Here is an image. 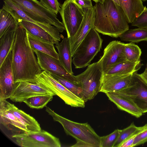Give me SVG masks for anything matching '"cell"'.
<instances>
[{
    "instance_id": "obj_1",
    "label": "cell",
    "mask_w": 147,
    "mask_h": 147,
    "mask_svg": "<svg viewBox=\"0 0 147 147\" xmlns=\"http://www.w3.org/2000/svg\"><path fill=\"white\" fill-rule=\"evenodd\" d=\"M11 50L14 83L26 81L36 83V76L42 71L29 43L27 31L19 24Z\"/></svg>"
},
{
    "instance_id": "obj_2",
    "label": "cell",
    "mask_w": 147,
    "mask_h": 147,
    "mask_svg": "<svg viewBox=\"0 0 147 147\" xmlns=\"http://www.w3.org/2000/svg\"><path fill=\"white\" fill-rule=\"evenodd\" d=\"M94 27L99 33L117 38L129 30V22L122 8L113 0L96 3Z\"/></svg>"
},
{
    "instance_id": "obj_3",
    "label": "cell",
    "mask_w": 147,
    "mask_h": 147,
    "mask_svg": "<svg viewBox=\"0 0 147 147\" xmlns=\"http://www.w3.org/2000/svg\"><path fill=\"white\" fill-rule=\"evenodd\" d=\"M46 111L54 121L62 125L66 134L75 138L77 143H85L90 147H100V137L88 123H80L72 121L58 114L47 107Z\"/></svg>"
},
{
    "instance_id": "obj_4",
    "label": "cell",
    "mask_w": 147,
    "mask_h": 147,
    "mask_svg": "<svg viewBox=\"0 0 147 147\" xmlns=\"http://www.w3.org/2000/svg\"><path fill=\"white\" fill-rule=\"evenodd\" d=\"M103 40L94 27L89 32L72 56V62L76 69L90 64L101 48Z\"/></svg>"
},
{
    "instance_id": "obj_5",
    "label": "cell",
    "mask_w": 147,
    "mask_h": 147,
    "mask_svg": "<svg viewBox=\"0 0 147 147\" xmlns=\"http://www.w3.org/2000/svg\"><path fill=\"white\" fill-rule=\"evenodd\" d=\"M28 16L38 22L50 24L55 27L60 32L65 30L57 15L37 0H9Z\"/></svg>"
},
{
    "instance_id": "obj_6",
    "label": "cell",
    "mask_w": 147,
    "mask_h": 147,
    "mask_svg": "<svg viewBox=\"0 0 147 147\" xmlns=\"http://www.w3.org/2000/svg\"><path fill=\"white\" fill-rule=\"evenodd\" d=\"M103 74L98 61L90 64L83 72L75 76L82 89V99L85 102L93 99L99 92Z\"/></svg>"
},
{
    "instance_id": "obj_7",
    "label": "cell",
    "mask_w": 147,
    "mask_h": 147,
    "mask_svg": "<svg viewBox=\"0 0 147 147\" xmlns=\"http://www.w3.org/2000/svg\"><path fill=\"white\" fill-rule=\"evenodd\" d=\"M36 83L53 92L65 104L72 107L84 108V101L72 93L55 80L49 73L43 71L36 77Z\"/></svg>"
},
{
    "instance_id": "obj_8",
    "label": "cell",
    "mask_w": 147,
    "mask_h": 147,
    "mask_svg": "<svg viewBox=\"0 0 147 147\" xmlns=\"http://www.w3.org/2000/svg\"><path fill=\"white\" fill-rule=\"evenodd\" d=\"M111 93L130 100L143 113L147 112V85L136 72L133 74L131 82L127 87Z\"/></svg>"
},
{
    "instance_id": "obj_9",
    "label": "cell",
    "mask_w": 147,
    "mask_h": 147,
    "mask_svg": "<svg viewBox=\"0 0 147 147\" xmlns=\"http://www.w3.org/2000/svg\"><path fill=\"white\" fill-rule=\"evenodd\" d=\"M67 37H73L78 29L84 17V10L75 0H65L59 11Z\"/></svg>"
},
{
    "instance_id": "obj_10",
    "label": "cell",
    "mask_w": 147,
    "mask_h": 147,
    "mask_svg": "<svg viewBox=\"0 0 147 147\" xmlns=\"http://www.w3.org/2000/svg\"><path fill=\"white\" fill-rule=\"evenodd\" d=\"M16 144L22 147H60L59 139L44 130L25 131L12 136Z\"/></svg>"
},
{
    "instance_id": "obj_11",
    "label": "cell",
    "mask_w": 147,
    "mask_h": 147,
    "mask_svg": "<svg viewBox=\"0 0 147 147\" xmlns=\"http://www.w3.org/2000/svg\"><path fill=\"white\" fill-rule=\"evenodd\" d=\"M49 94L56 95L49 89L37 83L20 81L14 83L9 98L15 102H24L32 97Z\"/></svg>"
},
{
    "instance_id": "obj_12",
    "label": "cell",
    "mask_w": 147,
    "mask_h": 147,
    "mask_svg": "<svg viewBox=\"0 0 147 147\" xmlns=\"http://www.w3.org/2000/svg\"><path fill=\"white\" fill-rule=\"evenodd\" d=\"M34 52L42 70L50 74L56 75L72 82L78 84L76 76L69 73L59 59L38 51L35 50Z\"/></svg>"
},
{
    "instance_id": "obj_13",
    "label": "cell",
    "mask_w": 147,
    "mask_h": 147,
    "mask_svg": "<svg viewBox=\"0 0 147 147\" xmlns=\"http://www.w3.org/2000/svg\"><path fill=\"white\" fill-rule=\"evenodd\" d=\"M125 45L120 41L113 40L105 48L103 55L98 61L103 73L115 65L126 60L124 53Z\"/></svg>"
},
{
    "instance_id": "obj_14",
    "label": "cell",
    "mask_w": 147,
    "mask_h": 147,
    "mask_svg": "<svg viewBox=\"0 0 147 147\" xmlns=\"http://www.w3.org/2000/svg\"><path fill=\"white\" fill-rule=\"evenodd\" d=\"M84 17L78 29L73 37L68 38L72 57L89 32L94 27L95 19L94 6L84 8Z\"/></svg>"
},
{
    "instance_id": "obj_15",
    "label": "cell",
    "mask_w": 147,
    "mask_h": 147,
    "mask_svg": "<svg viewBox=\"0 0 147 147\" xmlns=\"http://www.w3.org/2000/svg\"><path fill=\"white\" fill-rule=\"evenodd\" d=\"M14 84L11 49L0 66V101L10 98Z\"/></svg>"
},
{
    "instance_id": "obj_16",
    "label": "cell",
    "mask_w": 147,
    "mask_h": 147,
    "mask_svg": "<svg viewBox=\"0 0 147 147\" xmlns=\"http://www.w3.org/2000/svg\"><path fill=\"white\" fill-rule=\"evenodd\" d=\"M3 7L10 13L13 17L16 22L18 20L28 21L34 24L45 30L53 38L59 42L62 38L57 28L50 24L41 23L36 21L15 5L9 0H4Z\"/></svg>"
},
{
    "instance_id": "obj_17",
    "label": "cell",
    "mask_w": 147,
    "mask_h": 147,
    "mask_svg": "<svg viewBox=\"0 0 147 147\" xmlns=\"http://www.w3.org/2000/svg\"><path fill=\"white\" fill-rule=\"evenodd\" d=\"M133 74L126 75L103 74L99 92L106 94L117 91L127 87L131 82Z\"/></svg>"
},
{
    "instance_id": "obj_18",
    "label": "cell",
    "mask_w": 147,
    "mask_h": 147,
    "mask_svg": "<svg viewBox=\"0 0 147 147\" xmlns=\"http://www.w3.org/2000/svg\"><path fill=\"white\" fill-rule=\"evenodd\" d=\"M0 122L7 129L14 127L23 132L29 131L27 127L9 110L5 100L0 101Z\"/></svg>"
},
{
    "instance_id": "obj_19",
    "label": "cell",
    "mask_w": 147,
    "mask_h": 147,
    "mask_svg": "<svg viewBox=\"0 0 147 147\" xmlns=\"http://www.w3.org/2000/svg\"><path fill=\"white\" fill-rule=\"evenodd\" d=\"M9 110L27 128L29 131L37 132L41 130L40 124L33 117L5 100Z\"/></svg>"
},
{
    "instance_id": "obj_20",
    "label": "cell",
    "mask_w": 147,
    "mask_h": 147,
    "mask_svg": "<svg viewBox=\"0 0 147 147\" xmlns=\"http://www.w3.org/2000/svg\"><path fill=\"white\" fill-rule=\"evenodd\" d=\"M109 99L118 109L137 117H140L143 113L133 102L125 98L111 92L105 94Z\"/></svg>"
},
{
    "instance_id": "obj_21",
    "label": "cell",
    "mask_w": 147,
    "mask_h": 147,
    "mask_svg": "<svg viewBox=\"0 0 147 147\" xmlns=\"http://www.w3.org/2000/svg\"><path fill=\"white\" fill-rule=\"evenodd\" d=\"M27 32L29 43L34 51H38L59 59L58 53L55 49L53 43L40 39Z\"/></svg>"
},
{
    "instance_id": "obj_22",
    "label": "cell",
    "mask_w": 147,
    "mask_h": 147,
    "mask_svg": "<svg viewBox=\"0 0 147 147\" xmlns=\"http://www.w3.org/2000/svg\"><path fill=\"white\" fill-rule=\"evenodd\" d=\"M129 23L131 24L144 9L142 0H118Z\"/></svg>"
},
{
    "instance_id": "obj_23",
    "label": "cell",
    "mask_w": 147,
    "mask_h": 147,
    "mask_svg": "<svg viewBox=\"0 0 147 147\" xmlns=\"http://www.w3.org/2000/svg\"><path fill=\"white\" fill-rule=\"evenodd\" d=\"M55 47L57 50L61 63L69 73L73 75L71 67L72 57L68 38H63L62 41L56 44Z\"/></svg>"
},
{
    "instance_id": "obj_24",
    "label": "cell",
    "mask_w": 147,
    "mask_h": 147,
    "mask_svg": "<svg viewBox=\"0 0 147 147\" xmlns=\"http://www.w3.org/2000/svg\"><path fill=\"white\" fill-rule=\"evenodd\" d=\"M143 65L141 61L132 62L125 60L115 65L103 74L107 75L132 74L137 72Z\"/></svg>"
},
{
    "instance_id": "obj_25",
    "label": "cell",
    "mask_w": 147,
    "mask_h": 147,
    "mask_svg": "<svg viewBox=\"0 0 147 147\" xmlns=\"http://www.w3.org/2000/svg\"><path fill=\"white\" fill-rule=\"evenodd\" d=\"M16 22L24 27L27 32L36 37L55 45L59 42L45 30L34 24L21 20Z\"/></svg>"
},
{
    "instance_id": "obj_26",
    "label": "cell",
    "mask_w": 147,
    "mask_h": 147,
    "mask_svg": "<svg viewBox=\"0 0 147 147\" xmlns=\"http://www.w3.org/2000/svg\"><path fill=\"white\" fill-rule=\"evenodd\" d=\"M16 31V29L8 31L0 37V66L12 47Z\"/></svg>"
},
{
    "instance_id": "obj_27",
    "label": "cell",
    "mask_w": 147,
    "mask_h": 147,
    "mask_svg": "<svg viewBox=\"0 0 147 147\" xmlns=\"http://www.w3.org/2000/svg\"><path fill=\"white\" fill-rule=\"evenodd\" d=\"M18 24L12 15L2 8L0 10V37L8 31L16 30Z\"/></svg>"
},
{
    "instance_id": "obj_28",
    "label": "cell",
    "mask_w": 147,
    "mask_h": 147,
    "mask_svg": "<svg viewBox=\"0 0 147 147\" xmlns=\"http://www.w3.org/2000/svg\"><path fill=\"white\" fill-rule=\"evenodd\" d=\"M119 37L121 40L133 43L147 41V28H138L129 29Z\"/></svg>"
},
{
    "instance_id": "obj_29",
    "label": "cell",
    "mask_w": 147,
    "mask_h": 147,
    "mask_svg": "<svg viewBox=\"0 0 147 147\" xmlns=\"http://www.w3.org/2000/svg\"><path fill=\"white\" fill-rule=\"evenodd\" d=\"M53 96L49 94L34 96L28 98L24 102L31 108L42 109L52 100Z\"/></svg>"
},
{
    "instance_id": "obj_30",
    "label": "cell",
    "mask_w": 147,
    "mask_h": 147,
    "mask_svg": "<svg viewBox=\"0 0 147 147\" xmlns=\"http://www.w3.org/2000/svg\"><path fill=\"white\" fill-rule=\"evenodd\" d=\"M124 53L126 60L132 62L140 61L141 49L134 43L125 44Z\"/></svg>"
},
{
    "instance_id": "obj_31",
    "label": "cell",
    "mask_w": 147,
    "mask_h": 147,
    "mask_svg": "<svg viewBox=\"0 0 147 147\" xmlns=\"http://www.w3.org/2000/svg\"><path fill=\"white\" fill-rule=\"evenodd\" d=\"M51 74L67 89L76 96L82 99V89L79 84L72 82L55 74Z\"/></svg>"
},
{
    "instance_id": "obj_32",
    "label": "cell",
    "mask_w": 147,
    "mask_h": 147,
    "mask_svg": "<svg viewBox=\"0 0 147 147\" xmlns=\"http://www.w3.org/2000/svg\"><path fill=\"white\" fill-rule=\"evenodd\" d=\"M141 127L136 126L133 122L127 127L121 130L119 134L113 147H119V145L126 139L138 131Z\"/></svg>"
},
{
    "instance_id": "obj_33",
    "label": "cell",
    "mask_w": 147,
    "mask_h": 147,
    "mask_svg": "<svg viewBox=\"0 0 147 147\" xmlns=\"http://www.w3.org/2000/svg\"><path fill=\"white\" fill-rule=\"evenodd\" d=\"M121 130L117 129L109 135L100 137L99 147H113Z\"/></svg>"
},
{
    "instance_id": "obj_34",
    "label": "cell",
    "mask_w": 147,
    "mask_h": 147,
    "mask_svg": "<svg viewBox=\"0 0 147 147\" xmlns=\"http://www.w3.org/2000/svg\"><path fill=\"white\" fill-rule=\"evenodd\" d=\"M147 142V124L141 127L135 138L133 147L143 144Z\"/></svg>"
},
{
    "instance_id": "obj_35",
    "label": "cell",
    "mask_w": 147,
    "mask_h": 147,
    "mask_svg": "<svg viewBox=\"0 0 147 147\" xmlns=\"http://www.w3.org/2000/svg\"><path fill=\"white\" fill-rule=\"evenodd\" d=\"M132 26L147 28V8L144 6L143 11L131 24Z\"/></svg>"
},
{
    "instance_id": "obj_36",
    "label": "cell",
    "mask_w": 147,
    "mask_h": 147,
    "mask_svg": "<svg viewBox=\"0 0 147 147\" xmlns=\"http://www.w3.org/2000/svg\"><path fill=\"white\" fill-rule=\"evenodd\" d=\"M40 2L47 9L57 15L59 12L61 5L58 0H40Z\"/></svg>"
},
{
    "instance_id": "obj_37",
    "label": "cell",
    "mask_w": 147,
    "mask_h": 147,
    "mask_svg": "<svg viewBox=\"0 0 147 147\" xmlns=\"http://www.w3.org/2000/svg\"><path fill=\"white\" fill-rule=\"evenodd\" d=\"M138 131L124 140L119 147H133L134 139Z\"/></svg>"
},
{
    "instance_id": "obj_38",
    "label": "cell",
    "mask_w": 147,
    "mask_h": 147,
    "mask_svg": "<svg viewBox=\"0 0 147 147\" xmlns=\"http://www.w3.org/2000/svg\"><path fill=\"white\" fill-rule=\"evenodd\" d=\"M76 2L84 9L92 7L91 0H75Z\"/></svg>"
},
{
    "instance_id": "obj_39",
    "label": "cell",
    "mask_w": 147,
    "mask_h": 147,
    "mask_svg": "<svg viewBox=\"0 0 147 147\" xmlns=\"http://www.w3.org/2000/svg\"><path fill=\"white\" fill-rule=\"evenodd\" d=\"M138 74L142 80L147 85V64L144 71L141 74Z\"/></svg>"
},
{
    "instance_id": "obj_40",
    "label": "cell",
    "mask_w": 147,
    "mask_h": 147,
    "mask_svg": "<svg viewBox=\"0 0 147 147\" xmlns=\"http://www.w3.org/2000/svg\"><path fill=\"white\" fill-rule=\"evenodd\" d=\"M96 3H98L99 2L102 0H93Z\"/></svg>"
},
{
    "instance_id": "obj_41",
    "label": "cell",
    "mask_w": 147,
    "mask_h": 147,
    "mask_svg": "<svg viewBox=\"0 0 147 147\" xmlns=\"http://www.w3.org/2000/svg\"><path fill=\"white\" fill-rule=\"evenodd\" d=\"M118 5H119V2L118 0H113Z\"/></svg>"
},
{
    "instance_id": "obj_42",
    "label": "cell",
    "mask_w": 147,
    "mask_h": 147,
    "mask_svg": "<svg viewBox=\"0 0 147 147\" xmlns=\"http://www.w3.org/2000/svg\"><path fill=\"white\" fill-rule=\"evenodd\" d=\"M143 1H147V0H142Z\"/></svg>"
}]
</instances>
